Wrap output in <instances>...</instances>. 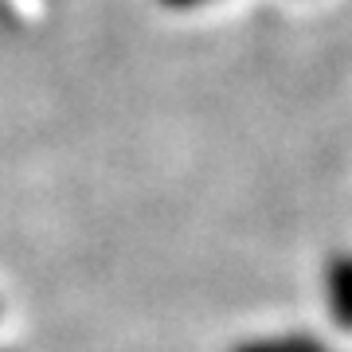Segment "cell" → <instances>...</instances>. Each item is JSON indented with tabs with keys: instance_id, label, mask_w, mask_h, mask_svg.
<instances>
[{
	"instance_id": "3957f363",
	"label": "cell",
	"mask_w": 352,
	"mask_h": 352,
	"mask_svg": "<svg viewBox=\"0 0 352 352\" xmlns=\"http://www.w3.org/2000/svg\"><path fill=\"white\" fill-rule=\"evenodd\" d=\"M164 4H173V8H188V4H200V0H164Z\"/></svg>"
},
{
	"instance_id": "6da1fadb",
	"label": "cell",
	"mask_w": 352,
	"mask_h": 352,
	"mask_svg": "<svg viewBox=\"0 0 352 352\" xmlns=\"http://www.w3.org/2000/svg\"><path fill=\"white\" fill-rule=\"evenodd\" d=\"M325 294H329V309L344 333H352V254H337L329 263L325 274Z\"/></svg>"
},
{
	"instance_id": "7a4b0ae2",
	"label": "cell",
	"mask_w": 352,
	"mask_h": 352,
	"mask_svg": "<svg viewBox=\"0 0 352 352\" xmlns=\"http://www.w3.org/2000/svg\"><path fill=\"white\" fill-rule=\"evenodd\" d=\"M235 352H333L329 344H321L309 333H289V337H270V340H251Z\"/></svg>"
}]
</instances>
